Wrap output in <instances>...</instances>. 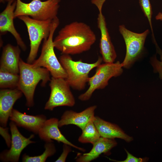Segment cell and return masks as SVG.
Wrapping results in <instances>:
<instances>
[{
	"label": "cell",
	"instance_id": "18",
	"mask_svg": "<svg viewBox=\"0 0 162 162\" xmlns=\"http://www.w3.org/2000/svg\"><path fill=\"white\" fill-rule=\"evenodd\" d=\"M117 144L114 139L100 137L92 144L93 147L88 152L78 154L76 161L78 162H90L96 159L102 153H108Z\"/></svg>",
	"mask_w": 162,
	"mask_h": 162
},
{
	"label": "cell",
	"instance_id": "27",
	"mask_svg": "<svg viewBox=\"0 0 162 162\" xmlns=\"http://www.w3.org/2000/svg\"><path fill=\"white\" fill-rule=\"evenodd\" d=\"M125 150L127 154V158L125 160L120 161L112 160L110 159H109L112 161L118 162H142L146 161V158H136L130 154L126 149H125Z\"/></svg>",
	"mask_w": 162,
	"mask_h": 162
},
{
	"label": "cell",
	"instance_id": "7",
	"mask_svg": "<svg viewBox=\"0 0 162 162\" xmlns=\"http://www.w3.org/2000/svg\"><path fill=\"white\" fill-rule=\"evenodd\" d=\"M122 67V63L119 61L99 65L96 67L94 75L89 78L88 88L79 96L78 99L82 101L89 100L95 90L104 88L108 85L110 78L120 75L123 71Z\"/></svg>",
	"mask_w": 162,
	"mask_h": 162
},
{
	"label": "cell",
	"instance_id": "26",
	"mask_svg": "<svg viewBox=\"0 0 162 162\" xmlns=\"http://www.w3.org/2000/svg\"><path fill=\"white\" fill-rule=\"evenodd\" d=\"M0 133L4 139L8 147L10 148L11 142V136L8 132V128L0 126Z\"/></svg>",
	"mask_w": 162,
	"mask_h": 162
},
{
	"label": "cell",
	"instance_id": "1",
	"mask_svg": "<svg viewBox=\"0 0 162 162\" xmlns=\"http://www.w3.org/2000/svg\"><path fill=\"white\" fill-rule=\"evenodd\" d=\"M96 36L86 23L74 21L65 25L53 40L54 47L62 54H79L89 50Z\"/></svg>",
	"mask_w": 162,
	"mask_h": 162
},
{
	"label": "cell",
	"instance_id": "2",
	"mask_svg": "<svg viewBox=\"0 0 162 162\" xmlns=\"http://www.w3.org/2000/svg\"><path fill=\"white\" fill-rule=\"evenodd\" d=\"M19 68L20 80L17 88L25 95L26 105L32 107L34 105V96L37 84L41 81V86H45L50 80V72L44 68L33 67L31 64L25 62L21 58Z\"/></svg>",
	"mask_w": 162,
	"mask_h": 162
},
{
	"label": "cell",
	"instance_id": "22",
	"mask_svg": "<svg viewBox=\"0 0 162 162\" xmlns=\"http://www.w3.org/2000/svg\"><path fill=\"white\" fill-rule=\"evenodd\" d=\"M44 147L45 150L40 155L30 156L24 154L22 156V162H44L48 157L52 156L56 152V147L53 142H46Z\"/></svg>",
	"mask_w": 162,
	"mask_h": 162
},
{
	"label": "cell",
	"instance_id": "8",
	"mask_svg": "<svg viewBox=\"0 0 162 162\" xmlns=\"http://www.w3.org/2000/svg\"><path fill=\"white\" fill-rule=\"evenodd\" d=\"M119 31L126 46V55L122 64L123 67L129 68L143 53L145 40L149 31L147 29L141 33H136L128 29L123 25L119 26Z\"/></svg>",
	"mask_w": 162,
	"mask_h": 162
},
{
	"label": "cell",
	"instance_id": "25",
	"mask_svg": "<svg viewBox=\"0 0 162 162\" xmlns=\"http://www.w3.org/2000/svg\"><path fill=\"white\" fill-rule=\"evenodd\" d=\"M71 147H72L69 145L64 144L62 152L55 162H65L68 154L71 152Z\"/></svg>",
	"mask_w": 162,
	"mask_h": 162
},
{
	"label": "cell",
	"instance_id": "20",
	"mask_svg": "<svg viewBox=\"0 0 162 162\" xmlns=\"http://www.w3.org/2000/svg\"><path fill=\"white\" fill-rule=\"evenodd\" d=\"M82 131V133L78 139L79 142L82 143L93 144L101 137L93 120L89 122Z\"/></svg>",
	"mask_w": 162,
	"mask_h": 162
},
{
	"label": "cell",
	"instance_id": "23",
	"mask_svg": "<svg viewBox=\"0 0 162 162\" xmlns=\"http://www.w3.org/2000/svg\"><path fill=\"white\" fill-rule=\"evenodd\" d=\"M139 3L145 16L147 18L148 22L152 32L153 41L154 44L156 47L158 48L159 46L155 38L152 26V11L150 0H139Z\"/></svg>",
	"mask_w": 162,
	"mask_h": 162
},
{
	"label": "cell",
	"instance_id": "11",
	"mask_svg": "<svg viewBox=\"0 0 162 162\" xmlns=\"http://www.w3.org/2000/svg\"><path fill=\"white\" fill-rule=\"evenodd\" d=\"M9 126L11 136L10 148L3 151L0 154V158L3 162H17L23 149L28 145L35 142L31 140L34 135L32 134L28 138L25 137L20 132L17 126L12 121L10 122Z\"/></svg>",
	"mask_w": 162,
	"mask_h": 162
},
{
	"label": "cell",
	"instance_id": "21",
	"mask_svg": "<svg viewBox=\"0 0 162 162\" xmlns=\"http://www.w3.org/2000/svg\"><path fill=\"white\" fill-rule=\"evenodd\" d=\"M20 80L18 74L0 69V88L2 89L17 88Z\"/></svg>",
	"mask_w": 162,
	"mask_h": 162
},
{
	"label": "cell",
	"instance_id": "13",
	"mask_svg": "<svg viewBox=\"0 0 162 162\" xmlns=\"http://www.w3.org/2000/svg\"><path fill=\"white\" fill-rule=\"evenodd\" d=\"M58 121L59 120L55 118L46 120L39 131L38 134L40 138L46 142H53L52 140H54L85 152L86 150L84 148L73 144L62 134L58 128Z\"/></svg>",
	"mask_w": 162,
	"mask_h": 162
},
{
	"label": "cell",
	"instance_id": "5",
	"mask_svg": "<svg viewBox=\"0 0 162 162\" xmlns=\"http://www.w3.org/2000/svg\"><path fill=\"white\" fill-rule=\"evenodd\" d=\"M59 22L58 17L54 20L50 35L48 38L44 40L40 55L31 65L34 68H46L52 77L66 79L67 74L56 56L53 44L54 34Z\"/></svg>",
	"mask_w": 162,
	"mask_h": 162
},
{
	"label": "cell",
	"instance_id": "10",
	"mask_svg": "<svg viewBox=\"0 0 162 162\" xmlns=\"http://www.w3.org/2000/svg\"><path fill=\"white\" fill-rule=\"evenodd\" d=\"M106 0H92V4L96 5L99 11L97 20V25L100 32L99 47L102 58L105 63L114 62L116 57V53L110 36L105 17L102 9Z\"/></svg>",
	"mask_w": 162,
	"mask_h": 162
},
{
	"label": "cell",
	"instance_id": "15",
	"mask_svg": "<svg viewBox=\"0 0 162 162\" xmlns=\"http://www.w3.org/2000/svg\"><path fill=\"white\" fill-rule=\"evenodd\" d=\"M97 107L96 105L92 106L79 112L72 110L65 111L59 120V127L73 124L82 130L89 122L93 120Z\"/></svg>",
	"mask_w": 162,
	"mask_h": 162
},
{
	"label": "cell",
	"instance_id": "12",
	"mask_svg": "<svg viewBox=\"0 0 162 162\" xmlns=\"http://www.w3.org/2000/svg\"><path fill=\"white\" fill-rule=\"evenodd\" d=\"M16 4V0L10 1L4 10L0 14V32L1 35L8 32L15 38L17 45L24 51L27 47L20 34L17 31L14 26V12Z\"/></svg>",
	"mask_w": 162,
	"mask_h": 162
},
{
	"label": "cell",
	"instance_id": "6",
	"mask_svg": "<svg viewBox=\"0 0 162 162\" xmlns=\"http://www.w3.org/2000/svg\"><path fill=\"white\" fill-rule=\"evenodd\" d=\"M17 18L23 22L27 29L30 41V51L27 62L32 64L37 57L41 41L48 38L50 35L54 19L40 21L26 15Z\"/></svg>",
	"mask_w": 162,
	"mask_h": 162
},
{
	"label": "cell",
	"instance_id": "14",
	"mask_svg": "<svg viewBox=\"0 0 162 162\" xmlns=\"http://www.w3.org/2000/svg\"><path fill=\"white\" fill-rule=\"evenodd\" d=\"M22 95V92L18 88H4L0 90V124L1 126L6 127L13 106Z\"/></svg>",
	"mask_w": 162,
	"mask_h": 162
},
{
	"label": "cell",
	"instance_id": "4",
	"mask_svg": "<svg viewBox=\"0 0 162 162\" xmlns=\"http://www.w3.org/2000/svg\"><path fill=\"white\" fill-rule=\"evenodd\" d=\"M16 1L15 18L26 15L40 21L53 20L57 17L61 2V0H32L26 3L21 0Z\"/></svg>",
	"mask_w": 162,
	"mask_h": 162
},
{
	"label": "cell",
	"instance_id": "17",
	"mask_svg": "<svg viewBox=\"0 0 162 162\" xmlns=\"http://www.w3.org/2000/svg\"><path fill=\"white\" fill-rule=\"evenodd\" d=\"M18 45L8 44L3 48L0 59V69L12 73H19V62L21 50Z\"/></svg>",
	"mask_w": 162,
	"mask_h": 162
},
{
	"label": "cell",
	"instance_id": "28",
	"mask_svg": "<svg viewBox=\"0 0 162 162\" xmlns=\"http://www.w3.org/2000/svg\"><path fill=\"white\" fill-rule=\"evenodd\" d=\"M155 19L157 20L162 21V13L160 12L155 16Z\"/></svg>",
	"mask_w": 162,
	"mask_h": 162
},
{
	"label": "cell",
	"instance_id": "3",
	"mask_svg": "<svg viewBox=\"0 0 162 162\" xmlns=\"http://www.w3.org/2000/svg\"><path fill=\"white\" fill-rule=\"evenodd\" d=\"M59 61L67 74L65 79L73 89L80 91L85 89L88 83L89 74L93 69L101 64L103 60L99 57L97 61L92 63L83 62L81 60H74L70 55L62 54Z\"/></svg>",
	"mask_w": 162,
	"mask_h": 162
},
{
	"label": "cell",
	"instance_id": "29",
	"mask_svg": "<svg viewBox=\"0 0 162 162\" xmlns=\"http://www.w3.org/2000/svg\"><path fill=\"white\" fill-rule=\"evenodd\" d=\"M14 0H0V2L2 3H4L5 2H7L11 1H13Z\"/></svg>",
	"mask_w": 162,
	"mask_h": 162
},
{
	"label": "cell",
	"instance_id": "19",
	"mask_svg": "<svg viewBox=\"0 0 162 162\" xmlns=\"http://www.w3.org/2000/svg\"><path fill=\"white\" fill-rule=\"evenodd\" d=\"M93 122L101 137L109 139L118 138L127 142L133 138L125 133L117 125L107 122L98 116H95Z\"/></svg>",
	"mask_w": 162,
	"mask_h": 162
},
{
	"label": "cell",
	"instance_id": "24",
	"mask_svg": "<svg viewBox=\"0 0 162 162\" xmlns=\"http://www.w3.org/2000/svg\"><path fill=\"white\" fill-rule=\"evenodd\" d=\"M151 63L154 72L158 73L159 78L162 80V61L158 60L155 55L151 58Z\"/></svg>",
	"mask_w": 162,
	"mask_h": 162
},
{
	"label": "cell",
	"instance_id": "16",
	"mask_svg": "<svg viewBox=\"0 0 162 162\" xmlns=\"http://www.w3.org/2000/svg\"><path fill=\"white\" fill-rule=\"evenodd\" d=\"M9 118L17 126L24 128L35 134H38L40 129L46 120V117L44 115H27L14 109Z\"/></svg>",
	"mask_w": 162,
	"mask_h": 162
},
{
	"label": "cell",
	"instance_id": "9",
	"mask_svg": "<svg viewBox=\"0 0 162 162\" xmlns=\"http://www.w3.org/2000/svg\"><path fill=\"white\" fill-rule=\"evenodd\" d=\"M49 85L51 92L45 106V110L52 111L58 106H74L75 98L65 79L52 77Z\"/></svg>",
	"mask_w": 162,
	"mask_h": 162
}]
</instances>
